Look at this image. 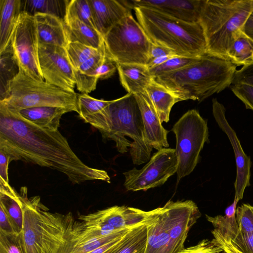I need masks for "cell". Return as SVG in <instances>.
<instances>
[{"label":"cell","mask_w":253,"mask_h":253,"mask_svg":"<svg viewBox=\"0 0 253 253\" xmlns=\"http://www.w3.org/2000/svg\"><path fill=\"white\" fill-rule=\"evenodd\" d=\"M0 149L9 155L11 161L22 160L58 170L74 184L94 180L110 182L105 170L82 162L58 130L39 127L1 102Z\"/></svg>","instance_id":"obj_1"},{"label":"cell","mask_w":253,"mask_h":253,"mask_svg":"<svg viewBox=\"0 0 253 253\" xmlns=\"http://www.w3.org/2000/svg\"><path fill=\"white\" fill-rule=\"evenodd\" d=\"M23 212L22 234L26 253H66L72 237V213L51 212L39 196L28 198L25 186L20 190Z\"/></svg>","instance_id":"obj_2"},{"label":"cell","mask_w":253,"mask_h":253,"mask_svg":"<svg viewBox=\"0 0 253 253\" xmlns=\"http://www.w3.org/2000/svg\"><path fill=\"white\" fill-rule=\"evenodd\" d=\"M237 66L208 53L195 63L174 72L153 78L179 101L201 102L232 84Z\"/></svg>","instance_id":"obj_3"},{"label":"cell","mask_w":253,"mask_h":253,"mask_svg":"<svg viewBox=\"0 0 253 253\" xmlns=\"http://www.w3.org/2000/svg\"><path fill=\"white\" fill-rule=\"evenodd\" d=\"M201 213L191 200L168 201L163 207L148 211L145 253H179L190 228Z\"/></svg>","instance_id":"obj_4"},{"label":"cell","mask_w":253,"mask_h":253,"mask_svg":"<svg viewBox=\"0 0 253 253\" xmlns=\"http://www.w3.org/2000/svg\"><path fill=\"white\" fill-rule=\"evenodd\" d=\"M151 42L177 55L200 56L207 53L206 39L200 22H187L145 7L133 9Z\"/></svg>","instance_id":"obj_5"},{"label":"cell","mask_w":253,"mask_h":253,"mask_svg":"<svg viewBox=\"0 0 253 253\" xmlns=\"http://www.w3.org/2000/svg\"><path fill=\"white\" fill-rule=\"evenodd\" d=\"M253 9V0H206L200 20L207 53L229 61L227 53Z\"/></svg>","instance_id":"obj_6"},{"label":"cell","mask_w":253,"mask_h":253,"mask_svg":"<svg viewBox=\"0 0 253 253\" xmlns=\"http://www.w3.org/2000/svg\"><path fill=\"white\" fill-rule=\"evenodd\" d=\"M111 126L103 136L115 141L117 150L130 152L134 164L149 160L153 148L146 141L141 114L135 95L127 93L109 105Z\"/></svg>","instance_id":"obj_7"},{"label":"cell","mask_w":253,"mask_h":253,"mask_svg":"<svg viewBox=\"0 0 253 253\" xmlns=\"http://www.w3.org/2000/svg\"><path fill=\"white\" fill-rule=\"evenodd\" d=\"M78 94L44 81L36 80L20 68L0 102L16 111L38 107H57L78 112Z\"/></svg>","instance_id":"obj_8"},{"label":"cell","mask_w":253,"mask_h":253,"mask_svg":"<svg viewBox=\"0 0 253 253\" xmlns=\"http://www.w3.org/2000/svg\"><path fill=\"white\" fill-rule=\"evenodd\" d=\"M103 38L106 53L117 64H147L152 42L132 15L121 20Z\"/></svg>","instance_id":"obj_9"},{"label":"cell","mask_w":253,"mask_h":253,"mask_svg":"<svg viewBox=\"0 0 253 253\" xmlns=\"http://www.w3.org/2000/svg\"><path fill=\"white\" fill-rule=\"evenodd\" d=\"M171 130L176 139L175 150L178 161V182L191 173L198 163L200 152L209 140V130L207 121L193 109L185 113Z\"/></svg>","instance_id":"obj_10"},{"label":"cell","mask_w":253,"mask_h":253,"mask_svg":"<svg viewBox=\"0 0 253 253\" xmlns=\"http://www.w3.org/2000/svg\"><path fill=\"white\" fill-rule=\"evenodd\" d=\"M178 161L175 149L163 148L155 153L140 169L135 168L124 173V186L127 190L146 191L164 184L177 172Z\"/></svg>","instance_id":"obj_11"},{"label":"cell","mask_w":253,"mask_h":253,"mask_svg":"<svg viewBox=\"0 0 253 253\" xmlns=\"http://www.w3.org/2000/svg\"><path fill=\"white\" fill-rule=\"evenodd\" d=\"M10 44L19 68L32 78L44 81L39 65V42L34 15L21 12Z\"/></svg>","instance_id":"obj_12"},{"label":"cell","mask_w":253,"mask_h":253,"mask_svg":"<svg viewBox=\"0 0 253 253\" xmlns=\"http://www.w3.org/2000/svg\"><path fill=\"white\" fill-rule=\"evenodd\" d=\"M39 62L44 81L66 91L75 92L76 82L74 70L66 48L39 44Z\"/></svg>","instance_id":"obj_13"},{"label":"cell","mask_w":253,"mask_h":253,"mask_svg":"<svg viewBox=\"0 0 253 253\" xmlns=\"http://www.w3.org/2000/svg\"><path fill=\"white\" fill-rule=\"evenodd\" d=\"M212 113L219 127L226 134L233 149L236 165V177L234 182L235 197L239 201L243 199L245 189L250 185L252 163L244 152L237 135L227 121L225 108L216 98L212 100Z\"/></svg>","instance_id":"obj_14"},{"label":"cell","mask_w":253,"mask_h":253,"mask_svg":"<svg viewBox=\"0 0 253 253\" xmlns=\"http://www.w3.org/2000/svg\"><path fill=\"white\" fill-rule=\"evenodd\" d=\"M127 8L145 7L189 23L200 22L206 0H121Z\"/></svg>","instance_id":"obj_15"},{"label":"cell","mask_w":253,"mask_h":253,"mask_svg":"<svg viewBox=\"0 0 253 253\" xmlns=\"http://www.w3.org/2000/svg\"><path fill=\"white\" fill-rule=\"evenodd\" d=\"M134 95L141 114L146 142L153 148L158 150L168 147V131L162 126L156 110L146 90Z\"/></svg>","instance_id":"obj_16"},{"label":"cell","mask_w":253,"mask_h":253,"mask_svg":"<svg viewBox=\"0 0 253 253\" xmlns=\"http://www.w3.org/2000/svg\"><path fill=\"white\" fill-rule=\"evenodd\" d=\"M112 102L97 99L82 93L78 94V114L85 123L98 129L103 136L111 128L109 105Z\"/></svg>","instance_id":"obj_17"},{"label":"cell","mask_w":253,"mask_h":253,"mask_svg":"<svg viewBox=\"0 0 253 253\" xmlns=\"http://www.w3.org/2000/svg\"><path fill=\"white\" fill-rule=\"evenodd\" d=\"M96 30L104 36L131 10L121 0H88Z\"/></svg>","instance_id":"obj_18"},{"label":"cell","mask_w":253,"mask_h":253,"mask_svg":"<svg viewBox=\"0 0 253 253\" xmlns=\"http://www.w3.org/2000/svg\"><path fill=\"white\" fill-rule=\"evenodd\" d=\"M90 214L102 222L120 230L144 223L148 211L126 206H115Z\"/></svg>","instance_id":"obj_19"},{"label":"cell","mask_w":253,"mask_h":253,"mask_svg":"<svg viewBox=\"0 0 253 253\" xmlns=\"http://www.w3.org/2000/svg\"><path fill=\"white\" fill-rule=\"evenodd\" d=\"M39 44L66 48L70 42L63 19L53 15L36 13L34 15Z\"/></svg>","instance_id":"obj_20"},{"label":"cell","mask_w":253,"mask_h":253,"mask_svg":"<svg viewBox=\"0 0 253 253\" xmlns=\"http://www.w3.org/2000/svg\"><path fill=\"white\" fill-rule=\"evenodd\" d=\"M120 82L128 93L144 92L153 78L146 65L137 64H117Z\"/></svg>","instance_id":"obj_21"},{"label":"cell","mask_w":253,"mask_h":253,"mask_svg":"<svg viewBox=\"0 0 253 253\" xmlns=\"http://www.w3.org/2000/svg\"><path fill=\"white\" fill-rule=\"evenodd\" d=\"M21 12V0H0V53L10 44Z\"/></svg>","instance_id":"obj_22"},{"label":"cell","mask_w":253,"mask_h":253,"mask_svg":"<svg viewBox=\"0 0 253 253\" xmlns=\"http://www.w3.org/2000/svg\"><path fill=\"white\" fill-rule=\"evenodd\" d=\"M18 112L23 118L36 126L56 131L60 126L62 116L71 111L61 107L45 106L24 109Z\"/></svg>","instance_id":"obj_23"},{"label":"cell","mask_w":253,"mask_h":253,"mask_svg":"<svg viewBox=\"0 0 253 253\" xmlns=\"http://www.w3.org/2000/svg\"><path fill=\"white\" fill-rule=\"evenodd\" d=\"M64 21L70 42H78L96 49L104 44L102 35L95 28L74 17H65Z\"/></svg>","instance_id":"obj_24"},{"label":"cell","mask_w":253,"mask_h":253,"mask_svg":"<svg viewBox=\"0 0 253 253\" xmlns=\"http://www.w3.org/2000/svg\"><path fill=\"white\" fill-rule=\"evenodd\" d=\"M0 207L10 218L17 233L22 232L23 225V212L19 193L9 184L0 182Z\"/></svg>","instance_id":"obj_25"},{"label":"cell","mask_w":253,"mask_h":253,"mask_svg":"<svg viewBox=\"0 0 253 253\" xmlns=\"http://www.w3.org/2000/svg\"><path fill=\"white\" fill-rule=\"evenodd\" d=\"M161 121L168 123L173 105L179 100L168 89L155 82L154 79L145 89Z\"/></svg>","instance_id":"obj_26"},{"label":"cell","mask_w":253,"mask_h":253,"mask_svg":"<svg viewBox=\"0 0 253 253\" xmlns=\"http://www.w3.org/2000/svg\"><path fill=\"white\" fill-rule=\"evenodd\" d=\"M147 228L144 224L132 228L107 253H145Z\"/></svg>","instance_id":"obj_27"},{"label":"cell","mask_w":253,"mask_h":253,"mask_svg":"<svg viewBox=\"0 0 253 253\" xmlns=\"http://www.w3.org/2000/svg\"><path fill=\"white\" fill-rule=\"evenodd\" d=\"M239 201L234 199L233 202L225 210V215L211 216L206 215L207 219L213 225L226 241H233L239 232L237 223L236 211Z\"/></svg>","instance_id":"obj_28"},{"label":"cell","mask_w":253,"mask_h":253,"mask_svg":"<svg viewBox=\"0 0 253 253\" xmlns=\"http://www.w3.org/2000/svg\"><path fill=\"white\" fill-rule=\"evenodd\" d=\"M68 0H21L22 11L53 15L64 20Z\"/></svg>","instance_id":"obj_29"},{"label":"cell","mask_w":253,"mask_h":253,"mask_svg":"<svg viewBox=\"0 0 253 253\" xmlns=\"http://www.w3.org/2000/svg\"><path fill=\"white\" fill-rule=\"evenodd\" d=\"M229 61L238 66L253 62V40L242 31L235 39L228 53Z\"/></svg>","instance_id":"obj_30"},{"label":"cell","mask_w":253,"mask_h":253,"mask_svg":"<svg viewBox=\"0 0 253 253\" xmlns=\"http://www.w3.org/2000/svg\"><path fill=\"white\" fill-rule=\"evenodd\" d=\"M19 70L10 44L0 53V100L3 98L10 83L17 75Z\"/></svg>","instance_id":"obj_31"},{"label":"cell","mask_w":253,"mask_h":253,"mask_svg":"<svg viewBox=\"0 0 253 253\" xmlns=\"http://www.w3.org/2000/svg\"><path fill=\"white\" fill-rule=\"evenodd\" d=\"M131 228L121 229L104 237L93 238L76 243L70 242L66 253H88L124 235Z\"/></svg>","instance_id":"obj_32"},{"label":"cell","mask_w":253,"mask_h":253,"mask_svg":"<svg viewBox=\"0 0 253 253\" xmlns=\"http://www.w3.org/2000/svg\"><path fill=\"white\" fill-rule=\"evenodd\" d=\"M102 47L96 49L78 42H69L66 49L74 71L77 70L88 59L97 54Z\"/></svg>","instance_id":"obj_33"},{"label":"cell","mask_w":253,"mask_h":253,"mask_svg":"<svg viewBox=\"0 0 253 253\" xmlns=\"http://www.w3.org/2000/svg\"><path fill=\"white\" fill-rule=\"evenodd\" d=\"M201 56L175 55L162 65L149 70L153 78H154L175 72L193 64L198 61Z\"/></svg>","instance_id":"obj_34"},{"label":"cell","mask_w":253,"mask_h":253,"mask_svg":"<svg viewBox=\"0 0 253 253\" xmlns=\"http://www.w3.org/2000/svg\"><path fill=\"white\" fill-rule=\"evenodd\" d=\"M65 17L76 18L96 29L88 0H68Z\"/></svg>","instance_id":"obj_35"},{"label":"cell","mask_w":253,"mask_h":253,"mask_svg":"<svg viewBox=\"0 0 253 253\" xmlns=\"http://www.w3.org/2000/svg\"><path fill=\"white\" fill-rule=\"evenodd\" d=\"M0 253H26L22 232H0Z\"/></svg>","instance_id":"obj_36"},{"label":"cell","mask_w":253,"mask_h":253,"mask_svg":"<svg viewBox=\"0 0 253 253\" xmlns=\"http://www.w3.org/2000/svg\"><path fill=\"white\" fill-rule=\"evenodd\" d=\"M236 216L240 232H253V206L243 204L238 207Z\"/></svg>","instance_id":"obj_37"},{"label":"cell","mask_w":253,"mask_h":253,"mask_svg":"<svg viewBox=\"0 0 253 253\" xmlns=\"http://www.w3.org/2000/svg\"><path fill=\"white\" fill-rule=\"evenodd\" d=\"M233 93L245 105L246 109L253 111V86L244 84H232L230 86Z\"/></svg>","instance_id":"obj_38"},{"label":"cell","mask_w":253,"mask_h":253,"mask_svg":"<svg viewBox=\"0 0 253 253\" xmlns=\"http://www.w3.org/2000/svg\"><path fill=\"white\" fill-rule=\"evenodd\" d=\"M105 45L104 44L101 50L97 54L88 59L80 66L77 70L74 71L83 74L96 77L95 75L96 71L102 64L105 57Z\"/></svg>","instance_id":"obj_39"},{"label":"cell","mask_w":253,"mask_h":253,"mask_svg":"<svg viewBox=\"0 0 253 253\" xmlns=\"http://www.w3.org/2000/svg\"><path fill=\"white\" fill-rule=\"evenodd\" d=\"M222 251L213 239H203L196 245L184 248L179 253H220Z\"/></svg>","instance_id":"obj_40"},{"label":"cell","mask_w":253,"mask_h":253,"mask_svg":"<svg viewBox=\"0 0 253 253\" xmlns=\"http://www.w3.org/2000/svg\"><path fill=\"white\" fill-rule=\"evenodd\" d=\"M232 244L242 253H253V232H239Z\"/></svg>","instance_id":"obj_41"},{"label":"cell","mask_w":253,"mask_h":253,"mask_svg":"<svg viewBox=\"0 0 253 253\" xmlns=\"http://www.w3.org/2000/svg\"><path fill=\"white\" fill-rule=\"evenodd\" d=\"M244 84L253 86V62L235 73L232 84Z\"/></svg>","instance_id":"obj_42"},{"label":"cell","mask_w":253,"mask_h":253,"mask_svg":"<svg viewBox=\"0 0 253 253\" xmlns=\"http://www.w3.org/2000/svg\"><path fill=\"white\" fill-rule=\"evenodd\" d=\"M117 69V64L106 53L104 60L95 73L98 79L111 77Z\"/></svg>","instance_id":"obj_43"},{"label":"cell","mask_w":253,"mask_h":253,"mask_svg":"<svg viewBox=\"0 0 253 253\" xmlns=\"http://www.w3.org/2000/svg\"><path fill=\"white\" fill-rule=\"evenodd\" d=\"M11 162L9 155L4 150L0 149V182L8 184V165Z\"/></svg>","instance_id":"obj_44"},{"label":"cell","mask_w":253,"mask_h":253,"mask_svg":"<svg viewBox=\"0 0 253 253\" xmlns=\"http://www.w3.org/2000/svg\"><path fill=\"white\" fill-rule=\"evenodd\" d=\"M214 241L227 253H242L232 244L230 241H226L216 229L211 231Z\"/></svg>","instance_id":"obj_45"},{"label":"cell","mask_w":253,"mask_h":253,"mask_svg":"<svg viewBox=\"0 0 253 253\" xmlns=\"http://www.w3.org/2000/svg\"><path fill=\"white\" fill-rule=\"evenodd\" d=\"M173 55H177L171 50L166 47L152 42L150 49L149 59L148 62L160 57Z\"/></svg>","instance_id":"obj_46"},{"label":"cell","mask_w":253,"mask_h":253,"mask_svg":"<svg viewBox=\"0 0 253 253\" xmlns=\"http://www.w3.org/2000/svg\"><path fill=\"white\" fill-rule=\"evenodd\" d=\"M0 232L6 233H16L10 218L1 207H0Z\"/></svg>","instance_id":"obj_47"},{"label":"cell","mask_w":253,"mask_h":253,"mask_svg":"<svg viewBox=\"0 0 253 253\" xmlns=\"http://www.w3.org/2000/svg\"><path fill=\"white\" fill-rule=\"evenodd\" d=\"M242 31L253 40V9L245 23Z\"/></svg>","instance_id":"obj_48"},{"label":"cell","mask_w":253,"mask_h":253,"mask_svg":"<svg viewBox=\"0 0 253 253\" xmlns=\"http://www.w3.org/2000/svg\"><path fill=\"white\" fill-rule=\"evenodd\" d=\"M220 253H226L225 251H224L223 250V251H222V252H221Z\"/></svg>","instance_id":"obj_49"}]
</instances>
